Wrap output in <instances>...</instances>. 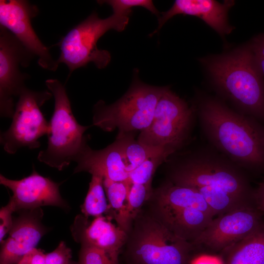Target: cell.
Wrapping results in <instances>:
<instances>
[{
    "label": "cell",
    "mask_w": 264,
    "mask_h": 264,
    "mask_svg": "<svg viewBox=\"0 0 264 264\" xmlns=\"http://www.w3.org/2000/svg\"><path fill=\"white\" fill-rule=\"evenodd\" d=\"M176 159L168 180L198 191L215 216L252 205L254 191L245 170L208 144Z\"/></svg>",
    "instance_id": "obj_1"
},
{
    "label": "cell",
    "mask_w": 264,
    "mask_h": 264,
    "mask_svg": "<svg viewBox=\"0 0 264 264\" xmlns=\"http://www.w3.org/2000/svg\"><path fill=\"white\" fill-rule=\"evenodd\" d=\"M196 116L208 144L245 170L264 169V126L220 100L201 99Z\"/></svg>",
    "instance_id": "obj_2"
},
{
    "label": "cell",
    "mask_w": 264,
    "mask_h": 264,
    "mask_svg": "<svg viewBox=\"0 0 264 264\" xmlns=\"http://www.w3.org/2000/svg\"><path fill=\"white\" fill-rule=\"evenodd\" d=\"M202 61L217 89L239 112L264 121V77L249 45Z\"/></svg>",
    "instance_id": "obj_3"
},
{
    "label": "cell",
    "mask_w": 264,
    "mask_h": 264,
    "mask_svg": "<svg viewBox=\"0 0 264 264\" xmlns=\"http://www.w3.org/2000/svg\"><path fill=\"white\" fill-rule=\"evenodd\" d=\"M126 264H191L195 245L181 239L142 208L127 233Z\"/></svg>",
    "instance_id": "obj_4"
},
{
    "label": "cell",
    "mask_w": 264,
    "mask_h": 264,
    "mask_svg": "<svg viewBox=\"0 0 264 264\" xmlns=\"http://www.w3.org/2000/svg\"><path fill=\"white\" fill-rule=\"evenodd\" d=\"M54 98V109L49 122L47 146L41 151L38 160L58 169L63 170L76 158L87 143L84 136L90 126L80 124L75 118L64 86L58 80L48 79L45 82Z\"/></svg>",
    "instance_id": "obj_5"
},
{
    "label": "cell",
    "mask_w": 264,
    "mask_h": 264,
    "mask_svg": "<svg viewBox=\"0 0 264 264\" xmlns=\"http://www.w3.org/2000/svg\"><path fill=\"white\" fill-rule=\"evenodd\" d=\"M129 20V15L113 13L107 18L100 19L96 13H92L71 29L58 43L60 55L57 63L67 66L68 77L74 70L90 62L98 68H105L110 61V54L107 50L98 49L97 42L110 30H124Z\"/></svg>",
    "instance_id": "obj_6"
},
{
    "label": "cell",
    "mask_w": 264,
    "mask_h": 264,
    "mask_svg": "<svg viewBox=\"0 0 264 264\" xmlns=\"http://www.w3.org/2000/svg\"><path fill=\"white\" fill-rule=\"evenodd\" d=\"M165 87L135 83L115 103L100 100L93 108L92 126L105 132L118 129V134L145 130L151 124L157 103Z\"/></svg>",
    "instance_id": "obj_7"
},
{
    "label": "cell",
    "mask_w": 264,
    "mask_h": 264,
    "mask_svg": "<svg viewBox=\"0 0 264 264\" xmlns=\"http://www.w3.org/2000/svg\"><path fill=\"white\" fill-rule=\"evenodd\" d=\"M196 116L194 107L165 87L151 124L141 132L137 140L145 146L163 149L172 155L190 139Z\"/></svg>",
    "instance_id": "obj_8"
},
{
    "label": "cell",
    "mask_w": 264,
    "mask_h": 264,
    "mask_svg": "<svg viewBox=\"0 0 264 264\" xmlns=\"http://www.w3.org/2000/svg\"><path fill=\"white\" fill-rule=\"evenodd\" d=\"M52 96L47 90L37 91L25 87L21 90L11 124L0 135V144L7 153L13 154L22 148L40 147L39 139L50 131L41 107Z\"/></svg>",
    "instance_id": "obj_9"
},
{
    "label": "cell",
    "mask_w": 264,
    "mask_h": 264,
    "mask_svg": "<svg viewBox=\"0 0 264 264\" xmlns=\"http://www.w3.org/2000/svg\"><path fill=\"white\" fill-rule=\"evenodd\" d=\"M16 37L0 26V115L12 118L14 98L25 88L29 76L22 73L20 66L27 67L33 57Z\"/></svg>",
    "instance_id": "obj_10"
},
{
    "label": "cell",
    "mask_w": 264,
    "mask_h": 264,
    "mask_svg": "<svg viewBox=\"0 0 264 264\" xmlns=\"http://www.w3.org/2000/svg\"><path fill=\"white\" fill-rule=\"evenodd\" d=\"M37 6L24 0H0V26L11 33L35 57L44 69L55 71L59 64L49 49L40 40L31 24V19L38 14Z\"/></svg>",
    "instance_id": "obj_11"
},
{
    "label": "cell",
    "mask_w": 264,
    "mask_h": 264,
    "mask_svg": "<svg viewBox=\"0 0 264 264\" xmlns=\"http://www.w3.org/2000/svg\"><path fill=\"white\" fill-rule=\"evenodd\" d=\"M260 215L257 207L252 205L218 216L193 244L223 251L258 229L262 224Z\"/></svg>",
    "instance_id": "obj_12"
},
{
    "label": "cell",
    "mask_w": 264,
    "mask_h": 264,
    "mask_svg": "<svg viewBox=\"0 0 264 264\" xmlns=\"http://www.w3.org/2000/svg\"><path fill=\"white\" fill-rule=\"evenodd\" d=\"M0 183L12 192L9 202L15 212L44 206L68 207L60 193V183L41 175L34 167L30 175L19 180L10 179L0 174Z\"/></svg>",
    "instance_id": "obj_13"
},
{
    "label": "cell",
    "mask_w": 264,
    "mask_h": 264,
    "mask_svg": "<svg viewBox=\"0 0 264 264\" xmlns=\"http://www.w3.org/2000/svg\"><path fill=\"white\" fill-rule=\"evenodd\" d=\"M21 211L19 217L13 219L8 238L1 243L0 264H18L36 248L47 231L42 223L41 208Z\"/></svg>",
    "instance_id": "obj_14"
},
{
    "label": "cell",
    "mask_w": 264,
    "mask_h": 264,
    "mask_svg": "<svg viewBox=\"0 0 264 264\" xmlns=\"http://www.w3.org/2000/svg\"><path fill=\"white\" fill-rule=\"evenodd\" d=\"M88 219L81 215L75 218L71 232L76 242L103 251L119 264L118 256L125 245L127 233L112 223L109 216L96 217L90 223Z\"/></svg>",
    "instance_id": "obj_15"
},
{
    "label": "cell",
    "mask_w": 264,
    "mask_h": 264,
    "mask_svg": "<svg viewBox=\"0 0 264 264\" xmlns=\"http://www.w3.org/2000/svg\"><path fill=\"white\" fill-rule=\"evenodd\" d=\"M234 3V0L220 3L214 0H176L170 9L158 17V27L150 36L157 33L169 19L178 14L197 17L220 35L229 34L234 27L229 24L227 15Z\"/></svg>",
    "instance_id": "obj_16"
},
{
    "label": "cell",
    "mask_w": 264,
    "mask_h": 264,
    "mask_svg": "<svg viewBox=\"0 0 264 264\" xmlns=\"http://www.w3.org/2000/svg\"><path fill=\"white\" fill-rule=\"evenodd\" d=\"M74 162L77 165L74 174L86 172L91 175H99L104 179L114 181L129 179V173L126 169L120 142L117 138L107 147L99 150L92 149L87 143Z\"/></svg>",
    "instance_id": "obj_17"
},
{
    "label": "cell",
    "mask_w": 264,
    "mask_h": 264,
    "mask_svg": "<svg viewBox=\"0 0 264 264\" xmlns=\"http://www.w3.org/2000/svg\"><path fill=\"white\" fill-rule=\"evenodd\" d=\"M147 211L175 236L192 244L214 217L190 208L171 209L149 205Z\"/></svg>",
    "instance_id": "obj_18"
},
{
    "label": "cell",
    "mask_w": 264,
    "mask_h": 264,
    "mask_svg": "<svg viewBox=\"0 0 264 264\" xmlns=\"http://www.w3.org/2000/svg\"><path fill=\"white\" fill-rule=\"evenodd\" d=\"M147 203L150 205L166 209L194 208L215 216L198 191L191 187L174 184L168 180L153 189Z\"/></svg>",
    "instance_id": "obj_19"
},
{
    "label": "cell",
    "mask_w": 264,
    "mask_h": 264,
    "mask_svg": "<svg viewBox=\"0 0 264 264\" xmlns=\"http://www.w3.org/2000/svg\"><path fill=\"white\" fill-rule=\"evenodd\" d=\"M223 251V264H264V226Z\"/></svg>",
    "instance_id": "obj_20"
},
{
    "label": "cell",
    "mask_w": 264,
    "mask_h": 264,
    "mask_svg": "<svg viewBox=\"0 0 264 264\" xmlns=\"http://www.w3.org/2000/svg\"><path fill=\"white\" fill-rule=\"evenodd\" d=\"M132 183L128 179L124 181H114L104 179L103 185L110 205L106 216L114 219L117 225L128 233L133 220L128 208V197Z\"/></svg>",
    "instance_id": "obj_21"
},
{
    "label": "cell",
    "mask_w": 264,
    "mask_h": 264,
    "mask_svg": "<svg viewBox=\"0 0 264 264\" xmlns=\"http://www.w3.org/2000/svg\"><path fill=\"white\" fill-rule=\"evenodd\" d=\"M118 139L124 158L126 169L129 173L150 157L159 154H170L166 151L149 147L134 139L131 132L118 134Z\"/></svg>",
    "instance_id": "obj_22"
},
{
    "label": "cell",
    "mask_w": 264,
    "mask_h": 264,
    "mask_svg": "<svg viewBox=\"0 0 264 264\" xmlns=\"http://www.w3.org/2000/svg\"><path fill=\"white\" fill-rule=\"evenodd\" d=\"M102 176L92 175L89 187L83 204L81 212L86 218H95L106 215L110 210V205L106 197Z\"/></svg>",
    "instance_id": "obj_23"
},
{
    "label": "cell",
    "mask_w": 264,
    "mask_h": 264,
    "mask_svg": "<svg viewBox=\"0 0 264 264\" xmlns=\"http://www.w3.org/2000/svg\"><path fill=\"white\" fill-rule=\"evenodd\" d=\"M169 156V154H163L149 158L129 173V179L132 183L152 184L153 177L157 168Z\"/></svg>",
    "instance_id": "obj_24"
},
{
    "label": "cell",
    "mask_w": 264,
    "mask_h": 264,
    "mask_svg": "<svg viewBox=\"0 0 264 264\" xmlns=\"http://www.w3.org/2000/svg\"><path fill=\"white\" fill-rule=\"evenodd\" d=\"M153 189L152 184H132L128 197V208L133 220L150 198Z\"/></svg>",
    "instance_id": "obj_25"
},
{
    "label": "cell",
    "mask_w": 264,
    "mask_h": 264,
    "mask_svg": "<svg viewBox=\"0 0 264 264\" xmlns=\"http://www.w3.org/2000/svg\"><path fill=\"white\" fill-rule=\"evenodd\" d=\"M99 4H107L110 6L113 13L127 14L132 13L131 8L133 7H144L153 14L159 17V13L154 6L153 1L150 0H98Z\"/></svg>",
    "instance_id": "obj_26"
},
{
    "label": "cell",
    "mask_w": 264,
    "mask_h": 264,
    "mask_svg": "<svg viewBox=\"0 0 264 264\" xmlns=\"http://www.w3.org/2000/svg\"><path fill=\"white\" fill-rule=\"evenodd\" d=\"M78 264H119L103 251L86 243H81Z\"/></svg>",
    "instance_id": "obj_27"
},
{
    "label": "cell",
    "mask_w": 264,
    "mask_h": 264,
    "mask_svg": "<svg viewBox=\"0 0 264 264\" xmlns=\"http://www.w3.org/2000/svg\"><path fill=\"white\" fill-rule=\"evenodd\" d=\"M71 250L64 242H61L53 251L46 254L45 264H70Z\"/></svg>",
    "instance_id": "obj_28"
},
{
    "label": "cell",
    "mask_w": 264,
    "mask_h": 264,
    "mask_svg": "<svg viewBox=\"0 0 264 264\" xmlns=\"http://www.w3.org/2000/svg\"><path fill=\"white\" fill-rule=\"evenodd\" d=\"M15 210L12 204H8L2 207L0 210V244L3 242L5 235L9 233L13 224V219L12 214Z\"/></svg>",
    "instance_id": "obj_29"
},
{
    "label": "cell",
    "mask_w": 264,
    "mask_h": 264,
    "mask_svg": "<svg viewBox=\"0 0 264 264\" xmlns=\"http://www.w3.org/2000/svg\"><path fill=\"white\" fill-rule=\"evenodd\" d=\"M249 45L256 62L264 77V33L255 37Z\"/></svg>",
    "instance_id": "obj_30"
},
{
    "label": "cell",
    "mask_w": 264,
    "mask_h": 264,
    "mask_svg": "<svg viewBox=\"0 0 264 264\" xmlns=\"http://www.w3.org/2000/svg\"><path fill=\"white\" fill-rule=\"evenodd\" d=\"M45 256L43 250L35 248L27 253L18 264H45Z\"/></svg>",
    "instance_id": "obj_31"
},
{
    "label": "cell",
    "mask_w": 264,
    "mask_h": 264,
    "mask_svg": "<svg viewBox=\"0 0 264 264\" xmlns=\"http://www.w3.org/2000/svg\"><path fill=\"white\" fill-rule=\"evenodd\" d=\"M191 264H223V262L218 257L202 255L193 258Z\"/></svg>",
    "instance_id": "obj_32"
},
{
    "label": "cell",
    "mask_w": 264,
    "mask_h": 264,
    "mask_svg": "<svg viewBox=\"0 0 264 264\" xmlns=\"http://www.w3.org/2000/svg\"><path fill=\"white\" fill-rule=\"evenodd\" d=\"M254 201L256 202L257 208L264 212V181L260 183L254 191Z\"/></svg>",
    "instance_id": "obj_33"
},
{
    "label": "cell",
    "mask_w": 264,
    "mask_h": 264,
    "mask_svg": "<svg viewBox=\"0 0 264 264\" xmlns=\"http://www.w3.org/2000/svg\"><path fill=\"white\" fill-rule=\"evenodd\" d=\"M70 264H78V263H76L75 262L71 261Z\"/></svg>",
    "instance_id": "obj_34"
}]
</instances>
